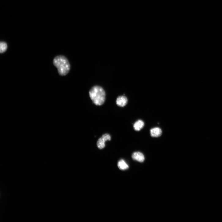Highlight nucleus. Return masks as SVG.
Listing matches in <instances>:
<instances>
[{
    "instance_id": "obj_1",
    "label": "nucleus",
    "mask_w": 222,
    "mask_h": 222,
    "mask_svg": "<svg viewBox=\"0 0 222 222\" xmlns=\"http://www.w3.org/2000/svg\"><path fill=\"white\" fill-rule=\"evenodd\" d=\"M53 64L57 68L60 76H65L69 72L71 66L68 59L65 56L62 55L56 56L53 59Z\"/></svg>"
},
{
    "instance_id": "obj_2",
    "label": "nucleus",
    "mask_w": 222,
    "mask_h": 222,
    "mask_svg": "<svg viewBox=\"0 0 222 222\" xmlns=\"http://www.w3.org/2000/svg\"><path fill=\"white\" fill-rule=\"evenodd\" d=\"M89 93L91 100L96 105H101L104 103L106 94L101 87L98 85L93 87L89 91Z\"/></svg>"
},
{
    "instance_id": "obj_3",
    "label": "nucleus",
    "mask_w": 222,
    "mask_h": 222,
    "mask_svg": "<svg viewBox=\"0 0 222 222\" xmlns=\"http://www.w3.org/2000/svg\"><path fill=\"white\" fill-rule=\"evenodd\" d=\"M111 139V137L109 134L106 133L103 135L97 142V145L98 149L100 150L104 149L105 146V142L110 141Z\"/></svg>"
},
{
    "instance_id": "obj_4",
    "label": "nucleus",
    "mask_w": 222,
    "mask_h": 222,
    "mask_svg": "<svg viewBox=\"0 0 222 222\" xmlns=\"http://www.w3.org/2000/svg\"><path fill=\"white\" fill-rule=\"evenodd\" d=\"M128 99L126 97L124 96H119L116 100L117 104L120 107H124L127 104Z\"/></svg>"
},
{
    "instance_id": "obj_5",
    "label": "nucleus",
    "mask_w": 222,
    "mask_h": 222,
    "mask_svg": "<svg viewBox=\"0 0 222 222\" xmlns=\"http://www.w3.org/2000/svg\"><path fill=\"white\" fill-rule=\"evenodd\" d=\"M132 158L133 160L139 162H142L145 160L143 154L139 152L134 153L132 155Z\"/></svg>"
},
{
    "instance_id": "obj_6",
    "label": "nucleus",
    "mask_w": 222,
    "mask_h": 222,
    "mask_svg": "<svg viewBox=\"0 0 222 222\" xmlns=\"http://www.w3.org/2000/svg\"><path fill=\"white\" fill-rule=\"evenodd\" d=\"M162 134L161 129L159 128H155L150 130L151 136L154 137H158L160 136Z\"/></svg>"
},
{
    "instance_id": "obj_7",
    "label": "nucleus",
    "mask_w": 222,
    "mask_h": 222,
    "mask_svg": "<svg viewBox=\"0 0 222 222\" xmlns=\"http://www.w3.org/2000/svg\"><path fill=\"white\" fill-rule=\"evenodd\" d=\"M144 125V122L141 120H139L135 122L134 124L133 125L135 131H139L143 128Z\"/></svg>"
},
{
    "instance_id": "obj_8",
    "label": "nucleus",
    "mask_w": 222,
    "mask_h": 222,
    "mask_svg": "<svg viewBox=\"0 0 222 222\" xmlns=\"http://www.w3.org/2000/svg\"><path fill=\"white\" fill-rule=\"evenodd\" d=\"M118 166L119 168L122 170H125L129 168L128 165L124 160L121 159L120 160L118 164Z\"/></svg>"
},
{
    "instance_id": "obj_9",
    "label": "nucleus",
    "mask_w": 222,
    "mask_h": 222,
    "mask_svg": "<svg viewBox=\"0 0 222 222\" xmlns=\"http://www.w3.org/2000/svg\"><path fill=\"white\" fill-rule=\"evenodd\" d=\"M8 48L7 43L4 42H1L0 43V53L3 54L6 52Z\"/></svg>"
}]
</instances>
